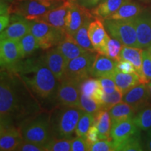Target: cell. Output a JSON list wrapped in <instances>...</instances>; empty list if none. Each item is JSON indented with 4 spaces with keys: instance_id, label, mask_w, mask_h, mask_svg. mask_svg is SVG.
Returning <instances> with one entry per match:
<instances>
[{
    "instance_id": "cell-1",
    "label": "cell",
    "mask_w": 151,
    "mask_h": 151,
    "mask_svg": "<svg viewBox=\"0 0 151 151\" xmlns=\"http://www.w3.org/2000/svg\"><path fill=\"white\" fill-rule=\"evenodd\" d=\"M43 110L40 101L18 73L1 70L0 127H20L25 120Z\"/></svg>"
},
{
    "instance_id": "cell-2",
    "label": "cell",
    "mask_w": 151,
    "mask_h": 151,
    "mask_svg": "<svg viewBox=\"0 0 151 151\" xmlns=\"http://www.w3.org/2000/svg\"><path fill=\"white\" fill-rule=\"evenodd\" d=\"M14 71L27 85L36 97L43 103H53L60 82L45 65L42 56L21 60Z\"/></svg>"
},
{
    "instance_id": "cell-3",
    "label": "cell",
    "mask_w": 151,
    "mask_h": 151,
    "mask_svg": "<svg viewBox=\"0 0 151 151\" xmlns=\"http://www.w3.org/2000/svg\"><path fill=\"white\" fill-rule=\"evenodd\" d=\"M83 111L78 107L55 106L50 110L52 135L56 139H73Z\"/></svg>"
},
{
    "instance_id": "cell-4",
    "label": "cell",
    "mask_w": 151,
    "mask_h": 151,
    "mask_svg": "<svg viewBox=\"0 0 151 151\" xmlns=\"http://www.w3.org/2000/svg\"><path fill=\"white\" fill-rule=\"evenodd\" d=\"M24 141L35 143L46 147L53 138L50 123V111L43 110L20 126Z\"/></svg>"
},
{
    "instance_id": "cell-5",
    "label": "cell",
    "mask_w": 151,
    "mask_h": 151,
    "mask_svg": "<svg viewBox=\"0 0 151 151\" xmlns=\"http://www.w3.org/2000/svg\"><path fill=\"white\" fill-rule=\"evenodd\" d=\"M67 0H16L10 5V14L35 20L43 14L63 4Z\"/></svg>"
},
{
    "instance_id": "cell-6",
    "label": "cell",
    "mask_w": 151,
    "mask_h": 151,
    "mask_svg": "<svg viewBox=\"0 0 151 151\" xmlns=\"http://www.w3.org/2000/svg\"><path fill=\"white\" fill-rule=\"evenodd\" d=\"M103 22L107 32L111 37L121 42L123 46L139 48L133 18L122 20L106 18L103 20Z\"/></svg>"
},
{
    "instance_id": "cell-7",
    "label": "cell",
    "mask_w": 151,
    "mask_h": 151,
    "mask_svg": "<svg viewBox=\"0 0 151 151\" xmlns=\"http://www.w3.org/2000/svg\"><path fill=\"white\" fill-rule=\"evenodd\" d=\"M30 32L37 39L40 48L44 50L56 47L67 35L65 29L36 20H30Z\"/></svg>"
},
{
    "instance_id": "cell-8",
    "label": "cell",
    "mask_w": 151,
    "mask_h": 151,
    "mask_svg": "<svg viewBox=\"0 0 151 151\" xmlns=\"http://www.w3.org/2000/svg\"><path fill=\"white\" fill-rule=\"evenodd\" d=\"M97 53L87 51L67 62L65 78H68L82 82L91 76L92 65Z\"/></svg>"
},
{
    "instance_id": "cell-9",
    "label": "cell",
    "mask_w": 151,
    "mask_h": 151,
    "mask_svg": "<svg viewBox=\"0 0 151 151\" xmlns=\"http://www.w3.org/2000/svg\"><path fill=\"white\" fill-rule=\"evenodd\" d=\"M81 82L73 79L64 78L60 82L57 91L55 104V106L80 108Z\"/></svg>"
},
{
    "instance_id": "cell-10",
    "label": "cell",
    "mask_w": 151,
    "mask_h": 151,
    "mask_svg": "<svg viewBox=\"0 0 151 151\" xmlns=\"http://www.w3.org/2000/svg\"><path fill=\"white\" fill-rule=\"evenodd\" d=\"M18 41L3 39L0 43L1 70H12L21 61Z\"/></svg>"
},
{
    "instance_id": "cell-11",
    "label": "cell",
    "mask_w": 151,
    "mask_h": 151,
    "mask_svg": "<svg viewBox=\"0 0 151 151\" xmlns=\"http://www.w3.org/2000/svg\"><path fill=\"white\" fill-rule=\"evenodd\" d=\"M133 19L139 48L147 49L151 46V9L146 6L139 16Z\"/></svg>"
},
{
    "instance_id": "cell-12",
    "label": "cell",
    "mask_w": 151,
    "mask_h": 151,
    "mask_svg": "<svg viewBox=\"0 0 151 151\" xmlns=\"http://www.w3.org/2000/svg\"><path fill=\"white\" fill-rule=\"evenodd\" d=\"M122 101L129 104L136 113L151 105V94L147 83H141L123 94Z\"/></svg>"
},
{
    "instance_id": "cell-13",
    "label": "cell",
    "mask_w": 151,
    "mask_h": 151,
    "mask_svg": "<svg viewBox=\"0 0 151 151\" xmlns=\"http://www.w3.org/2000/svg\"><path fill=\"white\" fill-rule=\"evenodd\" d=\"M30 32V20L17 14H11L9 25L1 32L0 40L13 39L19 41Z\"/></svg>"
},
{
    "instance_id": "cell-14",
    "label": "cell",
    "mask_w": 151,
    "mask_h": 151,
    "mask_svg": "<svg viewBox=\"0 0 151 151\" xmlns=\"http://www.w3.org/2000/svg\"><path fill=\"white\" fill-rule=\"evenodd\" d=\"M42 58L45 65L56 77L58 81L60 82L65 78L67 62L56 47L48 49L43 55Z\"/></svg>"
},
{
    "instance_id": "cell-15",
    "label": "cell",
    "mask_w": 151,
    "mask_h": 151,
    "mask_svg": "<svg viewBox=\"0 0 151 151\" xmlns=\"http://www.w3.org/2000/svg\"><path fill=\"white\" fill-rule=\"evenodd\" d=\"M90 10L82 7L75 1H71L65 20V32L73 36L83 23L86 15Z\"/></svg>"
},
{
    "instance_id": "cell-16",
    "label": "cell",
    "mask_w": 151,
    "mask_h": 151,
    "mask_svg": "<svg viewBox=\"0 0 151 151\" xmlns=\"http://www.w3.org/2000/svg\"><path fill=\"white\" fill-rule=\"evenodd\" d=\"M0 132V150H16L24 140L20 127L14 125L1 127Z\"/></svg>"
},
{
    "instance_id": "cell-17",
    "label": "cell",
    "mask_w": 151,
    "mask_h": 151,
    "mask_svg": "<svg viewBox=\"0 0 151 151\" xmlns=\"http://www.w3.org/2000/svg\"><path fill=\"white\" fill-rule=\"evenodd\" d=\"M88 35L97 53L105 46L109 35L104 24L103 20L94 18L88 27Z\"/></svg>"
},
{
    "instance_id": "cell-18",
    "label": "cell",
    "mask_w": 151,
    "mask_h": 151,
    "mask_svg": "<svg viewBox=\"0 0 151 151\" xmlns=\"http://www.w3.org/2000/svg\"><path fill=\"white\" fill-rule=\"evenodd\" d=\"M118 62L104 55L97 53L92 67L91 77L97 78L112 77L116 71Z\"/></svg>"
},
{
    "instance_id": "cell-19",
    "label": "cell",
    "mask_w": 151,
    "mask_h": 151,
    "mask_svg": "<svg viewBox=\"0 0 151 151\" xmlns=\"http://www.w3.org/2000/svg\"><path fill=\"white\" fill-rule=\"evenodd\" d=\"M71 4V0H67L63 4L48 11L36 19V21L42 22L47 23L54 27L65 29L66 16L67 15L68 10Z\"/></svg>"
},
{
    "instance_id": "cell-20",
    "label": "cell",
    "mask_w": 151,
    "mask_h": 151,
    "mask_svg": "<svg viewBox=\"0 0 151 151\" xmlns=\"http://www.w3.org/2000/svg\"><path fill=\"white\" fill-rule=\"evenodd\" d=\"M139 129L133 118L116 122L111 125V139L115 143L120 142L134 135L139 131Z\"/></svg>"
},
{
    "instance_id": "cell-21",
    "label": "cell",
    "mask_w": 151,
    "mask_h": 151,
    "mask_svg": "<svg viewBox=\"0 0 151 151\" xmlns=\"http://www.w3.org/2000/svg\"><path fill=\"white\" fill-rule=\"evenodd\" d=\"M56 48L65 58L67 63L88 51L78 44L72 36L68 34L66 35L65 39L56 46Z\"/></svg>"
},
{
    "instance_id": "cell-22",
    "label": "cell",
    "mask_w": 151,
    "mask_h": 151,
    "mask_svg": "<svg viewBox=\"0 0 151 151\" xmlns=\"http://www.w3.org/2000/svg\"><path fill=\"white\" fill-rule=\"evenodd\" d=\"M143 49L137 47L124 46L120 53V60L129 61L135 67L137 73L140 76L141 82L147 83L142 71V52Z\"/></svg>"
},
{
    "instance_id": "cell-23",
    "label": "cell",
    "mask_w": 151,
    "mask_h": 151,
    "mask_svg": "<svg viewBox=\"0 0 151 151\" xmlns=\"http://www.w3.org/2000/svg\"><path fill=\"white\" fill-rule=\"evenodd\" d=\"M146 6H147L141 4V3L137 2L133 0H129L124 3L114 14H113L108 18L114 20L134 18L139 16Z\"/></svg>"
},
{
    "instance_id": "cell-24",
    "label": "cell",
    "mask_w": 151,
    "mask_h": 151,
    "mask_svg": "<svg viewBox=\"0 0 151 151\" xmlns=\"http://www.w3.org/2000/svg\"><path fill=\"white\" fill-rule=\"evenodd\" d=\"M112 78L116 83L118 89L123 94L132 88L142 83L137 73H125L120 72L117 69L112 76Z\"/></svg>"
},
{
    "instance_id": "cell-25",
    "label": "cell",
    "mask_w": 151,
    "mask_h": 151,
    "mask_svg": "<svg viewBox=\"0 0 151 151\" xmlns=\"http://www.w3.org/2000/svg\"><path fill=\"white\" fill-rule=\"evenodd\" d=\"M129 0H104L97 6L91 9L90 13L94 18L101 20L108 18L121 6Z\"/></svg>"
},
{
    "instance_id": "cell-26",
    "label": "cell",
    "mask_w": 151,
    "mask_h": 151,
    "mask_svg": "<svg viewBox=\"0 0 151 151\" xmlns=\"http://www.w3.org/2000/svg\"><path fill=\"white\" fill-rule=\"evenodd\" d=\"M94 18V17L90 13V11H89L88 14L86 15L83 23L81 26L78 31L76 32L75 35L73 36V37L76 41L78 43V44L80 45L82 48L86 49L88 51L97 52L95 48L92 46L89 35H88V27Z\"/></svg>"
},
{
    "instance_id": "cell-27",
    "label": "cell",
    "mask_w": 151,
    "mask_h": 151,
    "mask_svg": "<svg viewBox=\"0 0 151 151\" xmlns=\"http://www.w3.org/2000/svg\"><path fill=\"white\" fill-rule=\"evenodd\" d=\"M94 124L99 132V140H106L111 139V120L109 111L100 110L95 116Z\"/></svg>"
},
{
    "instance_id": "cell-28",
    "label": "cell",
    "mask_w": 151,
    "mask_h": 151,
    "mask_svg": "<svg viewBox=\"0 0 151 151\" xmlns=\"http://www.w3.org/2000/svg\"><path fill=\"white\" fill-rule=\"evenodd\" d=\"M110 115L111 123L121 121L129 118H134L136 111L129 104L122 101L113 106L109 110Z\"/></svg>"
},
{
    "instance_id": "cell-29",
    "label": "cell",
    "mask_w": 151,
    "mask_h": 151,
    "mask_svg": "<svg viewBox=\"0 0 151 151\" xmlns=\"http://www.w3.org/2000/svg\"><path fill=\"white\" fill-rule=\"evenodd\" d=\"M18 44L22 60L29 58L37 49L40 48L37 39L31 32L27 34L20 39L18 41Z\"/></svg>"
},
{
    "instance_id": "cell-30",
    "label": "cell",
    "mask_w": 151,
    "mask_h": 151,
    "mask_svg": "<svg viewBox=\"0 0 151 151\" xmlns=\"http://www.w3.org/2000/svg\"><path fill=\"white\" fill-rule=\"evenodd\" d=\"M115 151H142L143 147L141 143L139 131L125 140L120 142H113Z\"/></svg>"
},
{
    "instance_id": "cell-31",
    "label": "cell",
    "mask_w": 151,
    "mask_h": 151,
    "mask_svg": "<svg viewBox=\"0 0 151 151\" xmlns=\"http://www.w3.org/2000/svg\"><path fill=\"white\" fill-rule=\"evenodd\" d=\"M123 46L121 42L109 35L105 46L99 53L109 57L111 59L116 60L117 61H120V53Z\"/></svg>"
},
{
    "instance_id": "cell-32",
    "label": "cell",
    "mask_w": 151,
    "mask_h": 151,
    "mask_svg": "<svg viewBox=\"0 0 151 151\" xmlns=\"http://www.w3.org/2000/svg\"><path fill=\"white\" fill-rule=\"evenodd\" d=\"M134 122L139 129L143 131L151 128V105L138 111L134 117Z\"/></svg>"
},
{
    "instance_id": "cell-33",
    "label": "cell",
    "mask_w": 151,
    "mask_h": 151,
    "mask_svg": "<svg viewBox=\"0 0 151 151\" xmlns=\"http://www.w3.org/2000/svg\"><path fill=\"white\" fill-rule=\"evenodd\" d=\"M94 120H95V116L83 111L77 124L76 135L77 137H83L86 139L87 133L90 127L94 124Z\"/></svg>"
},
{
    "instance_id": "cell-34",
    "label": "cell",
    "mask_w": 151,
    "mask_h": 151,
    "mask_svg": "<svg viewBox=\"0 0 151 151\" xmlns=\"http://www.w3.org/2000/svg\"><path fill=\"white\" fill-rule=\"evenodd\" d=\"M101 85L99 78L89 77L83 81L80 85L81 94H85L93 99L94 96L99 90L101 89Z\"/></svg>"
},
{
    "instance_id": "cell-35",
    "label": "cell",
    "mask_w": 151,
    "mask_h": 151,
    "mask_svg": "<svg viewBox=\"0 0 151 151\" xmlns=\"http://www.w3.org/2000/svg\"><path fill=\"white\" fill-rule=\"evenodd\" d=\"M122 97L123 94L119 90L111 94H106L105 92H103L100 106L103 110L109 111L113 106L122 101Z\"/></svg>"
},
{
    "instance_id": "cell-36",
    "label": "cell",
    "mask_w": 151,
    "mask_h": 151,
    "mask_svg": "<svg viewBox=\"0 0 151 151\" xmlns=\"http://www.w3.org/2000/svg\"><path fill=\"white\" fill-rule=\"evenodd\" d=\"M72 139H52L46 146V151H69L71 149Z\"/></svg>"
},
{
    "instance_id": "cell-37",
    "label": "cell",
    "mask_w": 151,
    "mask_h": 151,
    "mask_svg": "<svg viewBox=\"0 0 151 151\" xmlns=\"http://www.w3.org/2000/svg\"><path fill=\"white\" fill-rule=\"evenodd\" d=\"M80 109L94 116H96L97 113L101 110L100 105L92 98L83 94H81L80 97Z\"/></svg>"
},
{
    "instance_id": "cell-38",
    "label": "cell",
    "mask_w": 151,
    "mask_h": 151,
    "mask_svg": "<svg viewBox=\"0 0 151 151\" xmlns=\"http://www.w3.org/2000/svg\"><path fill=\"white\" fill-rule=\"evenodd\" d=\"M142 71L146 82L151 81V55L148 49H143L142 52Z\"/></svg>"
},
{
    "instance_id": "cell-39",
    "label": "cell",
    "mask_w": 151,
    "mask_h": 151,
    "mask_svg": "<svg viewBox=\"0 0 151 151\" xmlns=\"http://www.w3.org/2000/svg\"><path fill=\"white\" fill-rule=\"evenodd\" d=\"M89 151H115L113 141L111 139L99 140L90 145Z\"/></svg>"
},
{
    "instance_id": "cell-40",
    "label": "cell",
    "mask_w": 151,
    "mask_h": 151,
    "mask_svg": "<svg viewBox=\"0 0 151 151\" xmlns=\"http://www.w3.org/2000/svg\"><path fill=\"white\" fill-rule=\"evenodd\" d=\"M101 90L106 94H111L118 90L112 77H101L99 78Z\"/></svg>"
},
{
    "instance_id": "cell-41",
    "label": "cell",
    "mask_w": 151,
    "mask_h": 151,
    "mask_svg": "<svg viewBox=\"0 0 151 151\" xmlns=\"http://www.w3.org/2000/svg\"><path fill=\"white\" fill-rule=\"evenodd\" d=\"M15 151H46V150L45 146L23 140Z\"/></svg>"
},
{
    "instance_id": "cell-42",
    "label": "cell",
    "mask_w": 151,
    "mask_h": 151,
    "mask_svg": "<svg viewBox=\"0 0 151 151\" xmlns=\"http://www.w3.org/2000/svg\"><path fill=\"white\" fill-rule=\"evenodd\" d=\"M71 151H89V144L84 138H73L71 141Z\"/></svg>"
},
{
    "instance_id": "cell-43",
    "label": "cell",
    "mask_w": 151,
    "mask_h": 151,
    "mask_svg": "<svg viewBox=\"0 0 151 151\" xmlns=\"http://www.w3.org/2000/svg\"><path fill=\"white\" fill-rule=\"evenodd\" d=\"M117 70L120 71V72L125 73H137L135 67L129 61L124 60H121L118 62L117 65Z\"/></svg>"
},
{
    "instance_id": "cell-44",
    "label": "cell",
    "mask_w": 151,
    "mask_h": 151,
    "mask_svg": "<svg viewBox=\"0 0 151 151\" xmlns=\"http://www.w3.org/2000/svg\"><path fill=\"white\" fill-rule=\"evenodd\" d=\"M86 140L88 141L89 146L90 144L97 142L99 140V132H98L97 127H96L95 124H93L90 127L88 133L86 134Z\"/></svg>"
},
{
    "instance_id": "cell-45",
    "label": "cell",
    "mask_w": 151,
    "mask_h": 151,
    "mask_svg": "<svg viewBox=\"0 0 151 151\" xmlns=\"http://www.w3.org/2000/svg\"><path fill=\"white\" fill-rule=\"evenodd\" d=\"M104 0H76V2L83 8L91 10Z\"/></svg>"
},
{
    "instance_id": "cell-46",
    "label": "cell",
    "mask_w": 151,
    "mask_h": 151,
    "mask_svg": "<svg viewBox=\"0 0 151 151\" xmlns=\"http://www.w3.org/2000/svg\"><path fill=\"white\" fill-rule=\"evenodd\" d=\"M11 22V14L0 15V32L4 31L9 25Z\"/></svg>"
},
{
    "instance_id": "cell-47",
    "label": "cell",
    "mask_w": 151,
    "mask_h": 151,
    "mask_svg": "<svg viewBox=\"0 0 151 151\" xmlns=\"http://www.w3.org/2000/svg\"><path fill=\"white\" fill-rule=\"evenodd\" d=\"M145 150L151 151V128L147 130L145 138Z\"/></svg>"
},
{
    "instance_id": "cell-48",
    "label": "cell",
    "mask_w": 151,
    "mask_h": 151,
    "mask_svg": "<svg viewBox=\"0 0 151 151\" xmlns=\"http://www.w3.org/2000/svg\"><path fill=\"white\" fill-rule=\"evenodd\" d=\"M139 2L142 3L144 5H150L151 4V0H137Z\"/></svg>"
},
{
    "instance_id": "cell-49",
    "label": "cell",
    "mask_w": 151,
    "mask_h": 151,
    "mask_svg": "<svg viewBox=\"0 0 151 151\" xmlns=\"http://www.w3.org/2000/svg\"><path fill=\"white\" fill-rule=\"evenodd\" d=\"M16 0H0V2H6V3H9V4H12L13 2Z\"/></svg>"
},
{
    "instance_id": "cell-50",
    "label": "cell",
    "mask_w": 151,
    "mask_h": 151,
    "mask_svg": "<svg viewBox=\"0 0 151 151\" xmlns=\"http://www.w3.org/2000/svg\"><path fill=\"white\" fill-rule=\"evenodd\" d=\"M147 86H148V87L149 91H150V93L151 94V81H149L148 83H147Z\"/></svg>"
},
{
    "instance_id": "cell-51",
    "label": "cell",
    "mask_w": 151,
    "mask_h": 151,
    "mask_svg": "<svg viewBox=\"0 0 151 151\" xmlns=\"http://www.w3.org/2000/svg\"><path fill=\"white\" fill-rule=\"evenodd\" d=\"M147 49H148V50L149 51V52H150V55H151V46L150 47H148V48H147Z\"/></svg>"
},
{
    "instance_id": "cell-52",
    "label": "cell",
    "mask_w": 151,
    "mask_h": 151,
    "mask_svg": "<svg viewBox=\"0 0 151 151\" xmlns=\"http://www.w3.org/2000/svg\"><path fill=\"white\" fill-rule=\"evenodd\" d=\"M71 1H76V0H71Z\"/></svg>"
}]
</instances>
